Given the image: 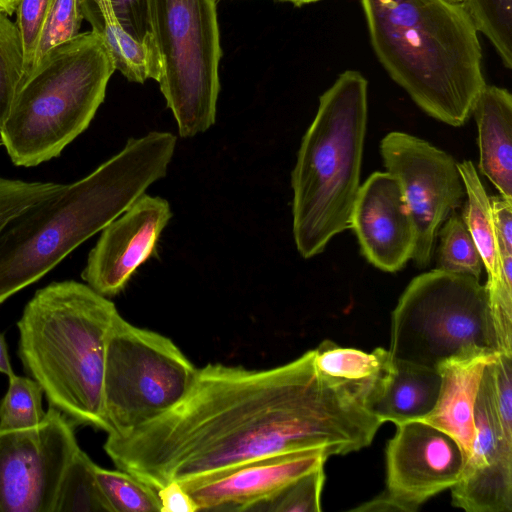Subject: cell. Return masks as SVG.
<instances>
[{
	"mask_svg": "<svg viewBox=\"0 0 512 512\" xmlns=\"http://www.w3.org/2000/svg\"><path fill=\"white\" fill-rule=\"evenodd\" d=\"M62 186L52 182L0 178V231L24 209L54 194Z\"/></svg>",
	"mask_w": 512,
	"mask_h": 512,
	"instance_id": "obj_31",
	"label": "cell"
},
{
	"mask_svg": "<svg viewBox=\"0 0 512 512\" xmlns=\"http://www.w3.org/2000/svg\"><path fill=\"white\" fill-rule=\"evenodd\" d=\"M52 2L53 0H16L15 23L19 30L24 53L22 80L30 71L39 35Z\"/></svg>",
	"mask_w": 512,
	"mask_h": 512,
	"instance_id": "obj_32",
	"label": "cell"
},
{
	"mask_svg": "<svg viewBox=\"0 0 512 512\" xmlns=\"http://www.w3.org/2000/svg\"><path fill=\"white\" fill-rule=\"evenodd\" d=\"M486 366L474 407L471 450L450 488L451 502L467 512H511L512 430L499 418Z\"/></svg>",
	"mask_w": 512,
	"mask_h": 512,
	"instance_id": "obj_13",
	"label": "cell"
},
{
	"mask_svg": "<svg viewBox=\"0 0 512 512\" xmlns=\"http://www.w3.org/2000/svg\"><path fill=\"white\" fill-rule=\"evenodd\" d=\"M171 217L167 200L143 193L102 229L82 279L105 297L119 294L140 265L156 253L160 234Z\"/></svg>",
	"mask_w": 512,
	"mask_h": 512,
	"instance_id": "obj_14",
	"label": "cell"
},
{
	"mask_svg": "<svg viewBox=\"0 0 512 512\" xmlns=\"http://www.w3.org/2000/svg\"><path fill=\"white\" fill-rule=\"evenodd\" d=\"M490 205L499 247L512 252V200L490 197Z\"/></svg>",
	"mask_w": 512,
	"mask_h": 512,
	"instance_id": "obj_34",
	"label": "cell"
},
{
	"mask_svg": "<svg viewBox=\"0 0 512 512\" xmlns=\"http://www.w3.org/2000/svg\"><path fill=\"white\" fill-rule=\"evenodd\" d=\"M175 146L168 132L131 138L88 176L13 217L0 231V304L42 278L164 177Z\"/></svg>",
	"mask_w": 512,
	"mask_h": 512,
	"instance_id": "obj_2",
	"label": "cell"
},
{
	"mask_svg": "<svg viewBox=\"0 0 512 512\" xmlns=\"http://www.w3.org/2000/svg\"><path fill=\"white\" fill-rule=\"evenodd\" d=\"M216 2L219 1V0H215Z\"/></svg>",
	"mask_w": 512,
	"mask_h": 512,
	"instance_id": "obj_40",
	"label": "cell"
},
{
	"mask_svg": "<svg viewBox=\"0 0 512 512\" xmlns=\"http://www.w3.org/2000/svg\"><path fill=\"white\" fill-rule=\"evenodd\" d=\"M160 512H199V508L178 481H171L157 489Z\"/></svg>",
	"mask_w": 512,
	"mask_h": 512,
	"instance_id": "obj_35",
	"label": "cell"
},
{
	"mask_svg": "<svg viewBox=\"0 0 512 512\" xmlns=\"http://www.w3.org/2000/svg\"><path fill=\"white\" fill-rule=\"evenodd\" d=\"M450 1L459 2V3H464L465 2V0H450Z\"/></svg>",
	"mask_w": 512,
	"mask_h": 512,
	"instance_id": "obj_39",
	"label": "cell"
},
{
	"mask_svg": "<svg viewBox=\"0 0 512 512\" xmlns=\"http://www.w3.org/2000/svg\"><path fill=\"white\" fill-rule=\"evenodd\" d=\"M15 4L16 0H0V8L10 16L15 12Z\"/></svg>",
	"mask_w": 512,
	"mask_h": 512,
	"instance_id": "obj_37",
	"label": "cell"
},
{
	"mask_svg": "<svg viewBox=\"0 0 512 512\" xmlns=\"http://www.w3.org/2000/svg\"><path fill=\"white\" fill-rule=\"evenodd\" d=\"M495 354L459 356L441 362V386L432 411L420 421L451 436L467 460L474 437V407L485 366Z\"/></svg>",
	"mask_w": 512,
	"mask_h": 512,
	"instance_id": "obj_17",
	"label": "cell"
},
{
	"mask_svg": "<svg viewBox=\"0 0 512 512\" xmlns=\"http://www.w3.org/2000/svg\"><path fill=\"white\" fill-rule=\"evenodd\" d=\"M0 402V430H22L38 425L45 417L43 390L33 379L12 375Z\"/></svg>",
	"mask_w": 512,
	"mask_h": 512,
	"instance_id": "obj_25",
	"label": "cell"
},
{
	"mask_svg": "<svg viewBox=\"0 0 512 512\" xmlns=\"http://www.w3.org/2000/svg\"><path fill=\"white\" fill-rule=\"evenodd\" d=\"M95 463L79 449L61 478L54 512H111L95 475Z\"/></svg>",
	"mask_w": 512,
	"mask_h": 512,
	"instance_id": "obj_23",
	"label": "cell"
},
{
	"mask_svg": "<svg viewBox=\"0 0 512 512\" xmlns=\"http://www.w3.org/2000/svg\"><path fill=\"white\" fill-rule=\"evenodd\" d=\"M95 475L111 512H160L157 489L134 475L98 465Z\"/></svg>",
	"mask_w": 512,
	"mask_h": 512,
	"instance_id": "obj_24",
	"label": "cell"
},
{
	"mask_svg": "<svg viewBox=\"0 0 512 512\" xmlns=\"http://www.w3.org/2000/svg\"><path fill=\"white\" fill-rule=\"evenodd\" d=\"M373 51L429 116L464 125L486 85L478 30L463 3L360 0Z\"/></svg>",
	"mask_w": 512,
	"mask_h": 512,
	"instance_id": "obj_3",
	"label": "cell"
},
{
	"mask_svg": "<svg viewBox=\"0 0 512 512\" xmlns=\"http://www.w3.org/2000/svg\"><path fill=\"white\" fill-rule=\"evenodd\" d=\"M83 19L79 0H53L41 29L28 75L50 51L80 33Z\"/></svg>",
	"mask_w": 512,
	"mask_h": 512,
	"instance_id": "obj_29",
	"label": "cell"
},
{
	"mask_svg": "<svg viewBox=\"0 0 512 512\" xmlns=\"http://www.w3.org/2000/svg\"><path fill=\"white\" fill-rule=\"evenodd\" d=\"M197 369L171 339L117 313L105 349L107 434L129 432L172 409L188 392Z\"/></svg>",
	"mask_w": 512,
	"mask_h": 512,
	"instance_id": "obj_9",
	"label": "cell"
},
{
	"mask_svg": "<svg viewBox=\"0 0 512 512\" xmlns=\"http://www.w3.org/2000/svg\"><path fill=\"white\" fill-rule=\"evenodd\" d=\"M0 8V127L11 108L24 74V53L19 30Z\"/></svg>",
	"mask_w": 512,
	"mask_h": 512,
	"instance_id": "obj_28",
	"label": "cell"
},
{
	"mask_svg": "<svg viewBox=\"0 0 512 512\" xmlns=\"http://www.w3.org/2000/svg\"><path fill=\"white\" fill-rule=\"evenodd\" d=\"M293 3L296 6H301L304 4L314 3L320 0H284Z\"/></svg>",
	"mask_w": 512,
	"mask_h": 512,
	"instance_id": "obj_38",
	"label": "cell"
},
{
	"mask_svg": "<svg viewBox=\"0 0 512 512\" xmlns=\"http://www.w3.org/2000/svg\"><path fill=\"white\" fill-rule=\"evenodd\" d=\"M367 118L368 81L346 70L320 96L291 175L293 236L303 258L321 253L350 226Z\"/></svg>",
	"mask_w": 512,
	"mask_h": 512,
	"instance_id": "obj_5",
	"label": "cell"
},
{
	"mask_svg": "<svg viewBox=\"0 0 512 512\" xmlns=\"http://www.w3.org/2000/svg\"><path fill=\"white\" fill-rule=\"evenodd\" d=\"M386 489L351 509L414 512L459 479L465 458L459 444L420 420L396 425L386 446Z\"/></svg>",
	"mask_w": 512,
	"mask_h": 512,
	"instance_id": "obj_12",
	"label": "cell"
},
{
	"mask_svg": "<svg viewBox=\"0 0 512 512\" xmlns=\"http://www.w3.org/2000/svg\"><path fill=\"white\" fill-rule=\"evenodd\" d=\"M83 18L99 35L114 60L115 68L128 81L158 82L161 63L155 44L141 43L130 36L118 21L111 0H79Z\"/></svg>",
	"mask_w": 512,
	"mask_h": 512,
	"instance_id": "obj_21",
	"label": "cell"
},
{
	"mask_svg": "<svg viewBox=\"0 0 512 512\" xmlns=\"http://www.w3.org/2000/svg\"><path fill=\"white\" fill-rule=\"evenodd\" d=\"M0 373L10 377L14 375L10 358L7 350V345L3 335L0 333Z\"/></svg>",
	"mask_w": 512,
	"mask_h": 512,
	"instance_id": "obj_36",
	"label": "cell"
},
{
	"mask_svg": "<svg viewBox=\"0 0 512 512\" xmlns=\"http://www.w3.org/2000/svg\"><path fill=\"white\" fill-rule=\"evenodd\" d=\"M115 70L93 31L50 51L19 84L0 127L11 161L32 167L59 156L91 123Z\"/></svg>",
	"mask_w": 512,
	"mask_h": 512,
	"instance_id": "obj_6",
	"label": "cell"
},
{
	"mask_svg": "<svg viewBox=\"0 0 512 512\" xmlns=\"http://www.w3.org/2000/svg\"><path fill=\"white\" fill-rule=\"evenodd\" d=\"M437 269L479 279L483 263L462 216L453 213L440 231Z\"/></svg>",
	"mask_w": 512,
	"mask_h": 512,
	"instance_id": "obj_26",
	"label": "cell"
},
{
	"mask_svg": "<svg viewBox=\"0 0 512 512\" xmlns=\"http://www.w3.org/2000/svg\"><path fill=\"white\" fill-rule=\"evenodd\" d=\"M440 386L437 369L391 357L367 397V407L382 423L421 420L434 408Z\"/></svg>",
	"mask_w": 512,
	"mask_h": 512,
	"instance_id": "obj_18",
	"label": "cell"
},
{
	"mask_svg": "<svg viewBox=\"0 0 512 512\" xmlns=\"http://www.w3.org/2000/svg\"><path fill=\"white\" fill-rule=\"evenodd\" d=\"M349 228L365 258L382 271L396 272L413 257L414 224L397 179L387 171L360 185Z\"/></svg>",
	"mask_w": 512,
	"mask_h": 512,
	"instance_id": "obj_16",
	"label": "cell"
},
{
	"mask_svg": "<svg viewBox=\"0 0 512 512\" xmlns=\"http://www.w3.org/2000/svg\"><path fill=\"white\" fill-rule=\"evenodd\" d=\"M471 114L478 129L479 170L502 197L512 200V95L486 84Z\"/></svg>",
	"mask_w": 512,
	"mask_h": 512,
	"instance_id": "obj_20",
	"label": "cell"
},
{
	"mask_svg": "<svg viewBox=\"0 0 512 512\" xmlns=\"http://www.w3.org/2000/svg\"><path fill=\"white\" fill-rule=\"evenodd\" d=\"M326 475L324 465L299 477L271 498L264 500L249 511L270 512H319L321 494Z\"/></svg>",
	"mask_w": 512,
	"mask_h": 512,
	"instance_id": "obj_30",
	"label": "cell"
},
{
	"mask_svg": "<svg viewBox=\"0 0 512 512\" xmlns=\"http://www.w3.org/2000/svg\"><path fill=\"white\" fill-rule=\"evenodd\" d=\"M388 352L434 369L453 357L499 353L485 285L437 268L413 278L392 312Z\"/></svg>",
	"mask_w": 512,
	"mask_h": 512,
	"instance_id": "obj_7",
	"label": "cell"
},
{
	"mask_svg": "<svg viewBox=\"0 0 512 512\" xmlns=\"http://www.w3.org/2000/svg\"><path fill=\"white\" fill-rule=\"evenodd\" d=\"M467 195L462 218L473 237L487 273L485 287L490 309L497 318L512 314V273L500 272V247L496 235L490 197L471 161L458 163Z\"/></svg>",
	"mask_w": 512,
	"mask_h": 512,
	"instance_id": "obj_19",
	"label": "cell"
},
{
	"mask_svg": "<svg viewBox=\"0 0 512 512\" xmlns=\"http://www.w3.org/2000/svg\"><path fill=\"white\" fill-rule=\"evenodd\" d=\"M314 358L313 349L261 370L209 363L177 405L108 434L104 450L117 469L159 489L274 454L369 446L383 424L367 407L371 384L329 378Z\"/></svg>",
	"mask_w": 512,
	"mask_h": 512,
	"instance_id": "obj_1",
	"label": "cell"
},
{
	"mask_svg": "<svg viewBox=\"0 0 512 512\" xmlns=\"http://www.w3.org/2000/svg\"><path fill=\"white\" fill-rule=\"evenodd\" d=\"M215 0H148L158 80L182 137L215 122L222 56Z\"/></svg>",
	"mask_w": 512,
	"mask_h": 512,
	"instance_id": "obj_8",
	"label": "cell"
},
{
	"mask_svg": "<svg viewBox=\"0 0 512 512\" xmlns=\"http://www.w3.org/2000/svg\"><path fill=\"white\" fill-rule=\"evenodd\" d=\"M463 4L504 67L512 69V0H465Z\"/></svg>",
	"mask_w": 512,
	"mask_h": 512,
	"instance_id": "obj_27",
	"label": "cell"
},
{
	"mask_svg": "<svg viewBox=\"0 0 512 512\" xmlns=\"http://www.w3.org/2000/svg\"><path fill=\"white\" fill-rule=\"evenodd\" d=\"M329 457L320 448L279 453L180 483L199 511H249Z\"/></svg>",
	"mask_w": 512,
	"mask_h": 512,
	"instance_id": "obj_15",
	"label": "cell"
},
{
	"mask_svg": "<svg viewBox=\"0 0 512 512\" xmlns=\"http://www.w3.org/2000/svg\"><path fill=\"white\" fill-rule=\"evenodd\" d=\"M314 350L315 366L320 373L351 384L374 383L391 358L388 350L383 348L367 353L340 347L331 340H324Z\"/></svg>",
	"mask_w": 512,
	"mask_h": 512,
	"instance_id": "obj_22",
	"label": "cell"
},
{
	"mask_svg": "<svg viewBox=\"0 0 512 512\" xmlns=\"http://www.w3.org/2000/svg\"><path fill=\"white\" fill-rule=\"evenodd\" d=\"M73 426L49 407L34 427L0 430V512H54L61 478L80 449Z\"/></svg>",
	"mask_w": 512,
	"mask_h": 512,
	"instance_id": "obj_10",
	"label": "cell"
},
{
	"mask_svg": "<svg viewBox=\"0 0 512 512\" xmlns=\"http://www.w3.org/2000/svg\"><path fill=\"white\" fill-rule=\"evenodd\" d=\"M123 29L141 43H154L150 32L148 0H111Z\"/></svg>",
	"mask_w": 512,
	"mask_h": 512,
	"instance_id": "obj_33",
	"label": "cell"
},
{
	"mask_svg": "<svg viewBox=\"0 0 512 512\" xmlns=\"http://www.w3.org/2000/svg\"><path fill=\"white\" fill-rule=\"evenodd\" d=\"M380 152L386 171L401 187L414 224L412 259L426 267L440 226L464 195L458 163L429 142L398 131L381 140Z\"/></svg>",
	"mask_w": 512,
	"mask_h": 512,
	"instance_id": "obj_11",
	"label": "cell"
},
{
	"mask_svg": "<svg viewBox=\"0 0 512 512\" xmlns=\"http://www.w3.org/2000/svg\"><path fill=\"white\" fill-rule=\"evenodd\" d=\"M117 313L113 302L87 284L65 280L39 289L17 323L18 355L50 407L73 425L106 433L105 349Z\"/></svg>",
	"mask_w": 512,
	"mask_h": 512,
	"instance_id": "obj_4",
	"label": "cell"
}]
</instances>
